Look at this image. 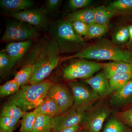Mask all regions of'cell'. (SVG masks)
Instances as JSON below:
<instances>
[{"label": "cell", "instance_id": "cell-1", "mask_svg": "<svg viewBox=\"0 0 132 132\" xmlns=\"http://www.w3.org/2000/svg\"><path fill=\"white\" fill-rule=\"evenodd\" d=\"M61 53L57 42L53 39L43 40L36 51L34 71L29 84L44 81L61 61Z\"/></svg>", "mask_w": 132, "mask_h": 132}, {"label": "cell", "instance_id": "cell-2", "mask_svg": "<svg viewBox=\"0 0 132 132\" xmlns=\"http://www.w3.org/2000/svg\"><path fill=\"white\" fill-rule=\"evenodd\" d=\"M131 52L120 48L106 39H103L86 47L75 54L61 59V61L81 59L98 60L122 61L130 63Z\"/></svg>", "mask_w": 132, "mask_h": 132}, {"label": "cell", "instance_id": "cell-3", "mask_svg": "<svg viewBox=\"0 0 132 132\" xmlns=\"http://www.w3.org/2000/svg\"><path fill=\"white\" fill-rule=\"evenodd\" d=\"M48 30L61 54H76L87 46L85 39L76 33L71 22L64 19L49 22Z\"/></svg>", "mask_w": 132, "mask_h": 132}, {"label": "cell", "instance_id": "cell-4", "mask_svg": "<svg viewBox=\"0 0 132 132\" xmlns=\"http://www.w3.org/2000/svg\"><path fill=\"white\" fill-rule=\"evenodd\" d=\"M53 82L49 81L26 85L9 99L8 102L16 105L24 112L35 109L47 95L48 90Z\"/></svg>", "mask_w": 132, "mask_h": 132}, {"label": "cell", "instance_id": "cell-5", "mask_svg": "<svg viewBox=\"0 0 132 132\" xmlns=\"http://www.w3.org/2000/svg\"><path fill=\"white\" fill-rule=\"evenodd\" d=\"M103 64L86 59L74 60L63 69L62 75L68 80L88 79L102 68Z\"/></svg>", "mask_w": 132, "mask_h": 132}, {"label": "cell", "instance_id": "cell-6", "mask_svg": "<svg viewBox=\"0 0 132 132\" xmlns=\"http://www.w3.org/2000/svg\"><path fill=\"white\" fill-rule=\"evenodd\" d=\"M38 32L34 27L27 23L12 19L8 21L1 39L2 43L32 40Z\"/></svg>", "mask_w": 132, "mask_h": 132}, {"label": "cell", "instance_id": "cell-7", "mask_svg": "<svg viewBox=\"0 0 132 132\" xmlns=\"http://www.w3.org/2000/svg\"><path fill=\"white\" fill-rule=\"evenodd\" d=\"M69 86L73 95V106L77 108L87 111L101 98L89 86L74 81L69 82Z\"/></svg>", "mask_w": 132, "mask_h": 132}, {"label": "cell", "instance_id": "cell-8", "mask_svg": "<svg viewBox=\"0 0 132 132\" xmlns=\"http://www.w3.org/2000/svg\"><path fill=\"white\" fill-rule=\"evenodd\" d=\"M47 14L45 8L41 7L6 14L12 19L27 23L37 29L46 31L48 29L49 23Z\"/></svg>", "mask_w": 132, "mask_h": 132}, {"label": "cell", "instance_id": "cell-9", "mask_svg": "<svg viewBox=\"0 0 132 132\" xmlns=\"http://www.w3.org/2000/svg\"><path fill=\"white\" fill-rule=\"evenodd\" d=\"M87 112L73 106L66 112L52 118V130L59 131L82 124Z\"/></svg>", "mask_w": 132, "mask_h": 132}, {"label": "cell", "instance_id": "cell-10", "mask_svg": "<svg viewBox=\"0 0 132 132\" xmlns=\"http://www.w3.org/2000/svg\"><path fill=\"white\" fill-rule=\"evenodd\" d=\"M47 95L54 101L62 113L68 111L73 106L74 99L72 92L64 85L53 83L48 90Z\"/></svg>", "mask_w": 132, "mask_h": 132}, {"label": "cell", "instance_id": "cell-11", "mask_svg": "<svg viewBox=\"0 0 132 132\" xmlns=\"http://www.w3.org/2000/svg\"><path fill=\"white\" fill-rule=\"evenodd\" d=\"M109 114L108 109L104 106L98 107L87 112L82 123L87 132H100Z\"/></svg>", "mask_w": 132, "mask_h": 132}, {"label": "cell", "instance_id": "cell-12", "mask_svg": "<svg viewBox=\"0 0 132 132\" xmlns=\"http://www.w3.org/2000/svg\"><path fill=\"white\" fill-rule=\"evenodd\" d=\"M84 81L101 98L107 97L113 93L110 86L109 80L103 72H100L94 76L85 80Z\"/></svg>", "mask_w": 132, "mask_h": 132}, {"label": "cell", "instance_id": "cell-13", "mask_svg": "<svg viewBox=\"0 0 132 132\" xmlns=\"http://www.w3.org/2000/svg\"><path fill=\"white\" fill-rule=\"evenodd\" d=\"M110 102L111 106L116 108L132 106V78L122 88L114 92Z\"/></svg>", "mask_w": 132, "mask_h": 132}, {"label": "cell", "instance_id": "cell-14", "mask_svg": "<svg viewBox=\"0 0 132 132\" xmlns=\"http://www.w3.org/2000/svg\"><path fill=\"white\" fill-rule=\"evenodd\" d=\"M32 40L12 42L8 43L5 51L8 55L15 66L30 48Z\"/></svg>", "mask_w": 132, "mask_h": 132}, {"label": "cell", "instance_id": "cell-15", "mask_svg": "<svg viewBox=\"0 0 132 132\" xmlns=\"http://www.w3.org/2000/svg\"><path fill=\"white\" fill-rule=\"evenodd\" d=\"M102 68L103 72L108 79L117 75L132 73L131 64L122 61H113L103 64Z\"/></svg>", "mask_w": 132, "mask_h": 132}, {"label": "cell", "instance_id": "cell-16", "mask_svg": "<svg viewBox=\"0 0 132 132\" xmlns=\"http://www.w3.org/2000/svg\"><path fill=\"white\" fill-rule=\"evenodd\" d=\"M34 5L31 0H1L0 5L6 14L18 13L31 9Z\"/></svg>", "mask_w": 132, "mask_h": 132}, {"label": "cell", "instance_id": "cell-17", "mask_svg": "<svg viewBox=\"0 0 132 132\" xmlns=\"http://www.w3.org/2000/svg\"><path fill=\"white\" fill-rule=\"evenodd\" d=\"M64 20L70 22L80 21L88 25L93 24L95 22L94 9V8L86 7L74 11L68 14Z\"/></svg>", "mask_w": 132, "mask_h": 132}, {"label": "cell", "instance_id": "cell-18", "mask_svg": "<svg viewBox=\"0 0 132 132\" xmlns=\"http://www.w3.org/2000/svg\"><path fill=\"white\" fill-rule=\"evenodd\" d=\"M34 112L38 115H44L52 118L62 114L61 111L54 101L47 95L40 105Z\"/></svg>", "mask_w": 132, "mask_h": 132}, {"label": "cell", "instance_id": "cell-19", "mask_svg": "<svg viewBox=\"0 0 132 132\" xmlns=\"http://www.w3.org/2000/svg\"><path fill=\"white\" fill-rule=\"evenodd\" d=\"M112 16H124L132 13V0H117L106 6Z\"/></svg>", "mask_w": 132, "mask_h": 132}, {"label": "cell", "instance_id": "cell-20", "mask_svg": "<svg viewBox=\"0 0 132 132\" xmlns=\"http://www.w3.org/2000/svg\"><path fill=\"white\" fill-rule=\"evenodd\" d=\"M34 59L31 61L30 63L27 64L24 66L16 73L13 79L21 87L27 85L30 82L33 71H34V64L35 62V55L34 56Z\"/></svg>", "mask_w": 132, "mask_h": 132}, {"label": "cell", "instance_id": "cell-21", "mask_svg": "<svg viewBox=\"0 0 132 132\" xmlns=\"http://www.w3.org/2000/svg\"><path fill=\"white\" fill-rule=\"evenodd\" d=\"M94 9L95 23L104 26L108 30L109 21L112 17L111 12L104 5L98 6Z\"/></svg>", "mask_w": 132, "mask_h": 132}, {"label": "cell", "instance_id": "cell-22", "mask_svg": "<svg viewBox=\"0 0 132 132\" xmlns=\"http://www.w3.org/2000/svg\"><path fill=\"white\" fill-rule=\"evenodd\" d=\"M129 39L128 26H121L114 31L112 36V42L118 46L126 45Z\"/></svg>", "mask_w": 132, "mask_h": 132}, {"label": "cell", "instance_id": "cell-23", "mask_svg": "<svg viewBox=\"0 0 132 132\" xmlns=\"http://www.w3.org/2000/svg\"><path fill=\"white\" fill-rule=\"evenodd\" d=\"M52 130V117L40 114L37 116L31 132H50Z\"/></svg>", "mask_w": 132, "mask_h": 132}, {"label": "cell", "instance_id": "cell-24", "mask_svg": "<svg viewBox=\"0 0 132 132\" xmlns=\"http://www.w3.org/2000/svg\"><path fill=\"white\" fill-rule=\"evenodd\" d=\"M132 78V73L113 76L109 79L111 89L113 93L120 90Z\"/></svg>", "mask_w": 132, "mask_h": 132}, {"label": "cell", "instance_id": "cell-25", "mask_svg": "<svg viewBox=\"0 0 132 132\" xmlns=\"http://www.w3.org/2000/svg\"><path fill=\"white\" fill-rule=\"evenodd\" d=\"M24 113L25 112L16 105L8 102L3 107L1 117H9L19 120L22 118Z\"/></svg>", "mask_w": 132, "mask_h": 132}, {"label": "cell", "instance_id": "cell-26", "mask_svg": "<svg viewBox=\"0 0 132 132\" xmlns=\"http://www.w3.org/2000/svg\"><path fill=\"white\" fill-rule=\"evenodd\" d=\"M38 114L34 111L26 112L22 117L20 132H31Z\"/></svg>", "mask_w": 132, "mask_h": 132}, {"label": "cell", "instance_id": "cell-27", "mask_svg": "<svg viewBox=\"0 0 132 132\" xmlns=\"http://www.w3.org/2000/svg\"><path fill=\"white\" fill-rule=\"evenodd\" d=\"M108 31V29L104 26L95 22L88 25V31L85 38L89 39L101 38L105 35Z\"/></svg>", "mask_w": 132, "mask_h": 132}, {"label": "cell", "instance_id": "cell-28", "mask_svg": "<svg viewBox=\"0 0 132 132\" xmlns=\"http://www.w3.org/2000/svg\"><path fill=\"white\" fill-rule=\"evenodd\" d=\"M15 66L10 57L4 51L0 52V73L4 77L10 72Z\"/></svg>", "mask_w": 132, "mask_h": 132}, {"label": "cell", "instance_id": "cell-29", "mask_svg": "<svg viewBox=\"0 0 132 132\" xmlns=\"http://www.w3.org/2000/svg\"><path fill=\"white\" fill-rule=\"evenodd\" d=\"M20 86L13 79L7 81L0 87V95L5 97L15 94L20 88Z\"/></svg>", "mask_w": 132, "mask_h": 132}, {"label": "cell", "instance_id": "cell-30", "mask_svg": "<svg viewBox=\"0 0 132 132\" xmlns=\"http://www.w3.org/2000/svg\"><path fill=\"white\" fill-rule=\"evenodd\" d=\"M126 127L123 122L118 119L112 118L108 121L103 132H125Z\"/></svg>", "mask_w": 132, "mask_h": 132}, {"label": "cell", "instance_id": "cell-31", "mask_svg": "<svg viewBox=\"0 0 132 132\" xmlns=\"http://www.w3.org/2000/svg\"><path fill=\"white\" fill-rule=\"evenodd\" d=\"M19 120L9 117H1L0 127L3 132H13L16 127Z\"/></svg>", "mask_w": 132, "mask_h": 132}, {"label": "cell", "instance_id": "cell-32", "mask_svg": "<svg viewBox=\"0 0 132 132\" xmlns=\"http://www.w3.org/2000/svg\"><path fill=\"white\" fill-rule=\"evenodd\" d=\"M74 31L78 35L86 37L88 31V24L83 22L74 21L71 22Z\"/></svg>", "mask_w": 132, "mask_h": 132}, {"label": "cell", "instance_id": "cell-33", "mask_svg": "<svg viewBox=\"0 0 132 132\" xmlns=\"http://www.w3.org/2000/svg\"><path fill=\"white\" fill-rule=\"evenodd\" d=\"M92 2L91 0H70L68 5L69 8L75 11L87 7Z\"/></svg>", "mask_w": 132, "mask_h": 132}, {"label": "cell", "instance_id": "cell-34", "mask_svg": "<svg viewBox=\"0 0 132 132\" xmlns=\"http://www.w3.org/2000/svg\"><path fill=\"white\" fill-rule=\"evenodd\" d=\"M118 119L125 124L132 126V106L118 114Z\"/></svg>", "mask_w": 132, "mask_h": 132}, {"label": "cell", "instance_id": "cell-35", "mask_svg": "<svg viewBox=\"0 0 132 132\" xmlns=\"http://www.w3.org/2000/svg\"><path fill=\"white\" fill-rule=\"evenodd\" d=\"M62 1L60 0H47L46 1V7L45 8L47 12L55 13L58 10L60 6Z\"/></svg>", "mask_w": 132, "mask_h": 132}, {"label": "cell", "instance_id": "cell-36", "mask_svg": "<svg viewBox=\"0 0 132 132\" xmlns=\"http://www.w3.org/2000/svg\"><path fill=\"white\" fill-rule=\"evenodd\" d=\"M128 28L129 32V40L126 45L128 49L131 50H132V24L128 26Z\"/></svg>", "mask_w": 132, "mask_h": 132}, {"label": "cell", "instance_id": "cell-37", "mask_svg": "<svg viewBox=\"0 0 132 132\" xmlns=\"http://www.w3.org/2000/svg\"><path fill=\"white\" fill-rule=\"evenodd\" d=\"M80 128L79 125L75 126L72 127L65 128L59 131H54V132H78Z\"/></svg>", "mask_w": 132, "mask_h": 132}, {"label": "cell", "instance_id": "cell-38", "mask_svg": "<svg viewBox=\"0 0 132 132\" xmlns=\"http://www.w3.org/2000/svg\"><path fill=\"white\" fill-rule=\"evenodd\" d=\"M130 63L131 64L132 66V55L131 57V59H130Z\"/></svg>", "mask_w": 132, "mask_h": 132}, {"label": "cell", "instance_id": "cell-39", "mask_svg": "<svg viewBox=\"0 0 132 132\" xmlns=\"http://www.w3.org/2000/svg\"><path fill=\"white\" fill-rule=\"evenodd\" d=\"M78 132H85L83 131H78Z\"/></svg>", "mask_w": 132, "mask_h": 132}, {"label": "cell", "instance_id": "cell-40", "mask_svg": "<svg viewBox=\"0 0 132 132\" xmlns=\"http://www.w3.org/2000/svg\"><path fill=\"white\" fill-rule=\"evenodd\" d=\"M0 132H3V131H2V130H0Z\"/></svg>", "mask_w": 132, "mask_h": 132}]
</instances>
